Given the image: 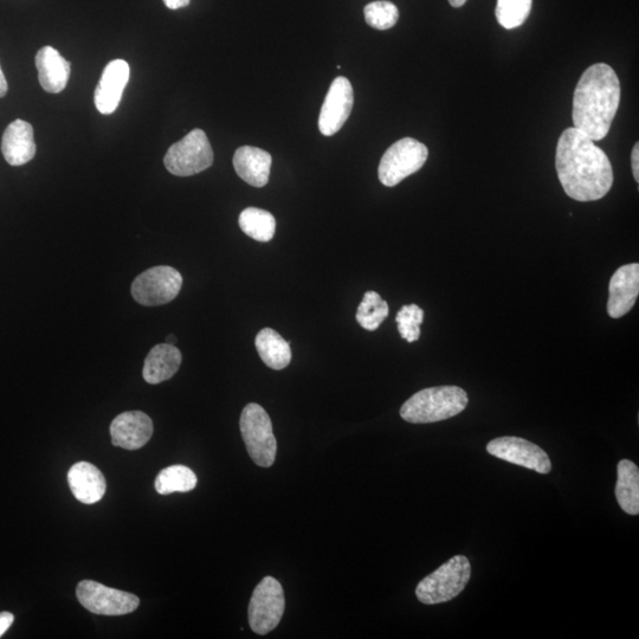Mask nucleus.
Masks as SVG:
<instances>
[{"instance_id":"obj_1","label":"nucleus","mask_w":639,"mask_h":639,"mask_svg":"<svg viewBox=\"0 0 639 639\" xmlns=\"http://www.w3.org/2000/svg\"><path fill=\"white\" fill-rule=\"evenodd\" d=\"M555 167L566 195L578 202L602 199L613 185L606 153L574 127L565 129L559 138Z\"/></svg>"},{"instance_id":"obj_2","label":"nucleus","mask_w":639,"mask_h":639,"mask_svg":"<svg viewBox=\"0 0 639 639\" xmlns=\"http://www.w3.org/2000/svg\"><path fill=\"white\" fill-rule=\"evenodd\" d=\"M621 101V83L608 64H593L584 71L573 98L574 128L592 141L606 138Z\"/></svg>"},{"instance_id":"obj_3","label":"nucleus","mask_w":639,"mask_h":639,"mask_svg":"<svg viewBox=\"0 0 639 639\" xmlns=\"http://www.w3.org/2000/svg\"><path fill=\"white\" fill-rule=\"evenodd\" d=\"M468 403L467 392L461 387H429L406 400L400 409V416L412 424L436 423L460 415Z\"/></svg>"},{"instance_id":"obj_4","label":"nucleus","mask_w":639,"mask_h":639,"mask_svg":"<svg viewBox=\"0 0 639 639\" xmlns=\"http://www.w3.org/2000/svg\"><path fill=\"white\" fill-rule=\"evenodd\" d=\"M470 577V561L464 555H456L417 585V599L425 605L450 602L466 589Z\"/></svg>"},{"instance_id":"obj_5","label":"nucleus","mask_w":639,"mask_h":639,"mask_svg":"<svg viewBox=\"0 0 639 639\" xmlns=\"http://www.w3.org/2000/svg\"><path fill=\"white\" fill-rule=\"evenodd\" d=\"M240 428L251 460L258 467L273 466L276 460L277 442L267 411L261 405L248 404L242 411Z\"/></svg>"},{"instance_id":"obj_6","label":"nucleus","mask_w":639,"mask_h":639,"mask_svg":"<svg viewBox=\"0 0 639 639\" xmlns=\"http://www.w3.org/2000/svg\"><path fill=\"white\" fill-rule=\"evenodd\" d=\"M167 171L177 177H191L208 170L213 164V151L202 129H193L170 147L164 158Z\"/></svg>"},{"instance_id":"obj_7","label":"nucleus","mask_w":639,"mask_h":639,"mask_svg":"<svg viewBox=\"0 0 639 639\" xmlns=\"http://www.w3.org/2000/svg\"><path fill=\"white\" fill-rule=\"evenodd\" d=\"M428 157V147L422 142L412 138L399 140L385 152L380 161L379 180L387 187L396 186L421 170Z\"/></svg>"},{"instance_id":"obj_8","label":"nucleus","mask_w":639,"mask_h":639,"mask_svg":"<svg viewBox=\"0 0 639 639\" xmlns=\"http://www.w3.org/2000/svg\"><path fill=\"white\" fill-rule=\"evenodd\" d=\"M286 600L282 585L273 577H266L256 586L250 599L248 619L257 635H268L280 624Z\"/></svg>"},{"instance_id":"obj_9","label":"nucleus","mask_w":639,"mask_h":639,"mask_svg":"<svg viewBox=\"0 0 639 639\" xmlns=\"http://www.w3.org/2000/svg\"><path fill=\"white\" fill-rule=\"evenodd\" d=\"M183 287V276L167 266L148 269L132 284V295L142 306L166 305L177 298Z\"/></svg>"},{"instance_id":"obj_10","label":"nucleus","mask_w":639,"mask_h":639,"mask_svg":"<svg viewBox=\"0 0 639 639\" xmlns=\"http://www.w3.org/2000/svg\"><path fill=\"white\" fill-rule=\"evenodd\" d=\"M76 596L83 608L101 616H122L139 608L140 600L132 593L111 589L93 580L77 585Z\"/></svg>"},{"instance_id":"obj_11","label":"nucleus","mask_w":639,"mask_h":639,"mask_svg":"<svg viewBox=\"0 0 639 639\" xmlns=\"http://www.w3.org/2000/svg\"><path fill=\"white\" fill-rule=\"evenodd\" d=\"M487 451L502 461L537 471L539 474H550L552 470V462L546 451L524 438H495L488 443Z\"/></svg>"},{"instance_id":"obj_12","label":"nucleus","mask_w":639,"mask_h":639,"mask_svg":"<svg viewBox=\"0 0 639 639\" xmlns=\"http://www.w3.org/2000/svg\"><path fill=\"white\" fill-rule=\"evenodd\" d=\"M354 103L351 82L346 77H337L329 87L319 116V129L325 137L337 134L350 118Z\"/></svg>"},{"instance_id":"obj_13","label":"nucleus","mask_w":639,"mask_h":639,"mask_svg":"<svg viewBox=\"0 0 639 639\" xmlns=\"http://www.w3.org/2000/svg\"><path fill=\"white\" fill-rule=\"evenodd\" d=\"M153 422L146 413L129 411L115 417L111 424L112 443L126 450H138L151 440Z\"/></svg>"},{"instance_id":"obj_14","label":"nucleus","mask_w":639,"mask_h":639,"mask_svg":"<svg viewBox=\"0 0 639 639\" xmlns=\"http://www.w3.org/2000/svg\"><path fill=\"white\" fill-rule=\"evenodd\" d=\"M639 295V264L630 263L616 270L609 286L608 313L612 319L628 314Z\"/></svg>"},{"instance_id":"obj_15","label":"nucleus","mask_w":639,"mask_h":639,"mask_svg":"<svg viewBox=\"0 0 639 639\" xmlns=\"http://www.w3.org/2000/svg\"><path fill=\"white\" fill-rule=\"evenodd\" d=\"M129 75L131 69L126 61L114 60L107 64L94 94L95 106L101 114H113L118 109Z\"/></svg>"},{"instance_id":"obj_16","label":"nucleus","mask_w":639,"mask_h":639,"mask_svg":"<svg viewBox=\"0 0 639 639\" xmlns=\"http://www.w3.org/2000/svg\"><path fill=\"white\" fill-rule=\"evenodd\" d=\"M68 483L76 500L85 505H94L106 494L105 476L92 463L79 462L70 468Z\"/></svg>"},{"instance_id":"obj_17","label":"nucleus","mask_w":639,"mask_h":639,"mask_svg":"<svg viewBox=\"0 0 639 639\" xmlns=\"http://www.w3.org/2000/svg\"><path fill=\"white\" fill-rule=\"evenodd\" d=\"M2 152L11 166L28 164L35 158L34 128L27 121L16 120L5 129Z\"/></svg>"},{"instance_id":"obj_18","label":"nucleus","mask_w":639,"mask_h":639,"mask_svg":"<svg viewBox=\"0 0 639 639\" xmlns=\"http://www.w3.org/2000/svg\"><path fill=\"white\" fill-rule=\"evenodd\" d=\"M38 80L45 92L58 94L66 89L70 77V64L53 48H42L36 55Z\"/></svg>"},{"instance_id":"obj_19","label":"nucleus","mask_w":639,"mask_h":639,"mask_svg":"<svg viewBox=\"0 0 639 639\" xmlns=\"http://www.w3.org/2000/svg\"><path fill=\"white\" fill-rule=\"evenodd\" d=\"M273 158L267 151L253 146L238 148L234 156V167L245 183L254 187L266 186L269 182Z\"/></svg>"},{"instance_id":"obj_20","label":"nucleus","mask_w":639,"mask_h":639,"mask_svg":"<svg viewBox=\"0 0 639 639\" xmlns=\"http://www.w3.org/2000/svg\"><path fill=\"white\" fill-rule=\"evenodd\" d=\"M182 353L174 345L154 346L145 359L142 376L148 384L158 385L171 379L182 365Z\"/></svg>"},{"instance_id":"obj_21","label":"nucleus","mask_w":639,"mask_h":639,"mask_svg":"<svg viewBox=\"0 0 639 639\" xmlns=\"http://www.w3.org/2000/svg\"><path fill=\"white\" fill-rule=\"evenodd\" d=\"M255 345L264 364L270 369L280 371L292 361V348L279 333L271 328H264L257 334Z\"/></svg>"},{"instance_id":"obj_22","label":"nucleus","mask_w":639,"mask_h":639,"mask_svg":"<svg viewBox=\"0 0 639 639\" xmlns=\"http://www.w3.org/2000/svg\"><path fill=\"white\" fill-rule=\"evenodd\" d=\"M616 497L626 514H639V469L630 460H622L617 467Z\"/></svg>"},{"instance_id":"obj_23","label":"nucleus","mask_w":639,"mask_h":639,"mask_svg":"<svg viewBox=\"0 0 639 639\" xmlns=\"http://www.w3.org/2000/svg\"><path fill=\"white\" fill-rule=\"evenodd\" d=\"M245 235L257 242L267 243L273 240L276 221L270 212L257 208L245 209L238 219Z\"/></svg>"},{"instance_id":"obj_24","label":"nucleus","mask_w":639,"mask_h":639,"mask_svg":"<svg viewBox=\"0 0 639 639\" xmlns=\"http://www.w3.org/2000/svg\"><path fill=\"white\" fill-rule=\"evenodd\" d=\"M197 476L185 466H172L161 470L157 476L156 487L160 495L187 493L197 487Z\"/></svg>"},{"instance_id":"obj_25","label":"nucleus","mask_w":639,"mask_h":639,"mask_svg":"<svg viewBox=\"0 0 639 639\" xmlns=\"http://www.w3.org/2000/svg\"><path fill=\"white\" fill-rule=\"evenodd\" d=\"M389 305L376 292H366L357 311L358 324L366 331H376L389 316Z\"/></svg>"},{"instance_id":"obj_26","label":"nucleus","mask_w":639,"mask_h":639,"mask_svg":"<svg viewBox=\"0 0 639 639\" xmlns=\"http://www.w3.org/2000/svg\"><path fill=\"white\" fill-rule=\"evenodd\" d=\"M532 4L533 0H497V22L507 30L521 27L531 14Z\"/></svg>"},{"instance_id":"obj_27","label":"nucleus","mask_w":639,"mask_h":639,"mask_svg":"<svg viewBox=\"0 0 639 639\" xmlns=\"http://www.w3.org/2000/svg\"><path fill=\"white\" fill-rule=\"evenodd\" d=\"M364 14L365 21L370 27L382 31L395 27L399 19L397 6L385 0L367 4Z\"/></svg>"},{"instance_id":"obj_28","label":"nucleus","mask_w":639,"mask_h":639,"mask_svg":"<svg viewBox=\"0 0 639 639\" xmlns=\"http://www.w3.org/2000/svg\"><path fill=\"white\" fill-rule=\"evenodd\" d=\"M398 332L408 342H415L421 337V325L424 311L417 305L404 306L397 314Z\"/></svg>"},{"instance_id":"obj_29","label":"nucleus","mask_w":639,"mask_h":639,"mask_svg":"<svg viewBox=\"0 0 639 639\" xmlns=\"http://www.w3.org/2000/svg\"><path fill=\"white\" fill-rule=\"evenodd\" d=\"M15 616L10 612H0V637H2L6 631L10 629V626L14 624Z\"/></svg>"},{"instance_id":"obj_30","label":"nucleus","mask_w":639,"mask_h":639,"mask_svg":"<svg viewBox=\"0 0 639 639\" xmlns=\"http://www.w3.org/2000/svg\"><path fill=\"white\" fill-rule=\"evenodd\" d=\"M631 165H632V173H634V178L636 183H639V147L638 142L634 148H632L631 153Z\"/></svg>"},{"instance_id":"obj_31","label":"nucleus","mask_w":639,"mask_h":639,"mask_svg":"<svg viewBox=\"0 0 639 639\" xmlns=\"http://www.w3.org/2000/svg\"><path fill=\"white\" fill-rule=\"evenodd\" d=\"M190 2L191 0H164L167 8L171 10L186 8V6H189Z\"/></svg>"},{"instance_id":"obj_32","label":"nucleus","mask_w":639,"mask_h":639,"mask_svg":"<svg viewBox=\"0 0 639 639\" xmlns=\"http://www.w3.org/2000/svg\"><path fill=\"white\" fill-rule=\"evenodd\" d=\"M6 93H8V82H6L2 67H0V98H4Z\"/></svg>"},{"instance_id":"obj_33","label":"nucleus","mask_w":639,"mask_h":639,"mask_svg":"<svg viewBox=\"0 0 639 639\" xmlns=\"http://www.w3.org/2000/svg\"><path fill=\"white\" fill-rule=\"evenodd\" d=\"M449 3L453 8H461V6L467 3V0H449Z\"/></svg>"},{"instance_id":"obj_34","label":"nucleus","mask_w":639,"mask_h":639,"mask_svg":"<svg viewBox=\"0 0 639 639\" xmlns=\"http://www.w3.org/2000/svg\"><path fill=\"white\" fill-rule=\"evenodd\" d=\"M176 342L177 339L176 337H174V335H170V337H167L166 344L174 345L176 344Z\"/></svg>"}]
</instances>
